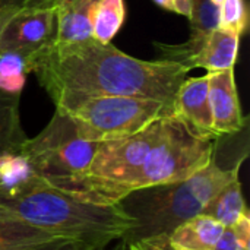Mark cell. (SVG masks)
I'll use <instances>...</instances> for the list:
<instances>
[{
    "label": "cell",
    "mask_w": 250,
    "mask_h": 250,
    "mask_svg": "<svg viewBox=\"0 0 250 250\" xmlns=\"http://www.w3.org/2000/svg\"><path fill=\"white\" fill-rule=\"evenodd\" d=\"M154 3H157L160 7L170 10L173 13L190 18L192 15V9H193V0H152Z\"/></svg>",
    "instance_id": "44dd1931"
},
{
    "label": "cell",
    "mask_w": 250,
    "mask_h": 250,
    "mask_svg": "<svg viewBox=\"0 0 250 250\" xmlns=\"http://www.w3.org/2000/svg\"><path fill=\"white\" fill-rule=\"evenodd\" d=\"M243 163L220 161L215 152L211 161L185 180L138 189L117 205L135 221L123 236L126 243L142 237L170 233L186 220L204 212L211 199L230 182L239 177Z\"/></svg>",
    "instance_id": "3957f363"
},
{
    "label": "cell",
    "mask_w": 250,
    "mask_h": 250,
    "mask_svg": "<svg viewBox=\"0 0 250 250\" xmlns=\"http://www.w3.org/2000/svg\"><path fill=\"white\" fill-rule=\"evenodd\" d=\"M95 250H127V243L123 240V237H119L116 240H111V242L100 246L98 249Z\"/></svg>",
    "instance_id": "cb8c5ba5"
},
{
    "label": "cell",
    "mask_w": 250,
    "mask_h": 250,
    "mask_svg": "<svg viewBox=\"0 0 250 250\" xmlns=\"http://www.w3.org/2000/svg\"><path fill=\"white\" fill-rule=\"evenodd\" d=\"M126 18L125 0H100L92 16V40L110 44Z\"/></svg>",
    "instance_id": "9a60e30c"
},
{
    "label": "cell",
    "mask_w": 250,
    "mask_h": 250,
    "mask_svg": "<svg viewBox=\"0 0 250 250\" xmlns=\"http://www.w3.org/2000/svg\"><path fill=\"white\" fill-rule=\"evenodd\" d=\"M249 25L246 0H223L220 3V28L243 35Z\"/></svg>",
    "instance_id": "e0dca14e"
},
{
    "label": "cell",
    "mask_w": 250,
    "mask_h": 250,
    "mask_svg": "<svg viewBox=\"0 0 250 250\" xmlns=\"http://www.w3.org/2000/svg\"><path fill=\"white\" fill-rule=\"evenodd\" d=\"M25 9H53L59 0H23Z\"/></svg>",
    "instance_id": "603a6c76"
},
{
    "label": "cell",
    "mask_w": 250,
    "mask_h": 250,
    "mask_svg": "<svg viewBox=\"0 0 250 250\" xmlns=\"http://www.w3.org/2000/svg\"><path fill=\"white\" fill-rule=\"evenodd\" d=\"M31 72L53 101L64 95H126L174 105L177 89L189 70L171 60L145 62L111 42L89 40L53 44L31 59Z\"/></svg>",
    "instance_id": "6da1fadb"
},
{
    "label": "cell",
    "mask_w": 250,
    "mask_h": 250,
    "mask_svg": "<svg viewBox=\"0 0 250 250\" xmlns=\"http://www.w3.org/2000/svg\"><path fill=\"white\" fill-rule=\"evenodd\" d=\"M0 220L21 221L101 245L123 237L135 227V221L119 205L97 207L81 202L40 176L0 195Z\"/></svg>",
    "instance_id": "7a4b0ae2"
},
{
    "label": "cell",
    "mask_w": 250,
    "mask_h": 250,
    "mask_svg": "<svg viewBox=\"0 0 250 250\" xmlns=\"http://www.w3.org/2000/svg\"><path fill=\"white\" fill-rule=\"evenodd\" d=\"M100 0H59L56 6L59 45L92 40V16Z\"/></svg>",
    "instance_id": "9c48e42d"
},
{
    "label": "cell",
    "mask_w": 250,
    "mask_h": 250,
    "mask_svg": "<svg viewBox=\"0 0 250 250\" xmlns=\"http://www.w3.org/2000/svg\"><path fill=\"white\" fill-rule=\"evenodd\" d=\"M57 19L53 9H21L0 29V53L15 51L34 59L56 42Z\"/></svg>",
    "instance_id": "8992f818"
},
{
    "label": "cell",
    "mask_w": 250,
    "mask_h": 250,
    "mask_svg": "<svg viewBox=\"0 0 250 250\" xmlns=\"http://www.w3.org/2000/svg\"><path fill=\"white\" fill-rule=\"evenodd\" d=\"M100 144L82 139L73 122L56 110L50 123L35 138H26L21 152L37 176L53 183L82 174Z\"/></svg>",
    "instance_id": "5b68a950"
},
{
    "label": "cell",
    "mask_w": 250,
    "mask_h": 250,
    "mask_svg": "<svg viewBox=\"0 0 250 250\" xmlns=\"http://www.w3.org/2000/svg\"><path fill=\"white\" fill-rule=\"evenodd\" d=\"M26 135L21 126L19 97L0 91V155L21 151Z\"/></svg>",
    "instance_id": "5bb4252c"
},
{
    "label": "cell",
    "mask_w": 250,
    "mask_h": 250,
    "mask_svg": "<svg viewBox=\"0 0 250 250\" xmlns=\"http://www.w3.org/2000/svg\"><path fill=\"white\" fill-rule=\"evenodd\" d=\"M25 9L23 0H0V19L4 22L15 12Z\"/></svg>",
    "instance_id": "7402d4cb"
},
{
    "label": "cell",
    "mask_w": 250,
    "mask_h": 250,
    "mask_svg": "<svg viewBox=\"0 0 250 250\" xmlns=\"http://www.w3.org/2000/svg\"><path fill=\"white\" fill-rule=\"evenodd\" d=\"M31 73V59L15 51L0 53V91L7 95L19 97L26 75Z\"/></svg>",
    "instance_id": "2e32d148"
},
{
    "label": "cell",
    "mask_w": 250,
    "mask_h": 250,
    "mask_svg": "<svg viewBox=\"0 0 250 250\" xmlns=\"http://www.w3.org/2000/svg\"><path fill=\"white\" fill-rule=\"evenodd\" d=\"M60 237L67 236L37 229L21 221L0 220V250H23Z\"/></svg>",
    "instance_id": "4fadbf2b"
},
{
    "label": "cell",
    "mask_w": 250,
    "mask_h": 250,
    "mask_svg": "<svg viewBox=\"0 0 250 250\" xmlns=\"http://www.w3.org/2000/svg\"><path fill=\"white\" fill-rule=\"evenodd\" d=\"M224 226L214 218L199 214L168 233L171 243L180 250H214Z\"/></svg>",
    "instance_id": "8fae6325"
},
{
    "label": "cell",
    "mask_w": 250,
    "mask_h": 250,
    "mask_svg": "<svg viewBox=\"0 0 250 250\" xmlns=\"http://www.w3.org/2000/svg\"><path fill=\"white\" fill-rule=\"evenodd\" d=\"M211 1H212V3H215V4H220V3H221L223 0H211Z\"/></svg>",
    "instance_id": "d4e9b609"
},
{
    "label": "cell",
    "mask_w": 250,
    "mask_h": 250,
    "mask_svg": "<svg viewBox=\"0 0 250 250\" xmlns=\"http://www.w3.org/2000/svg\"><path fill=\"white\" fill-rule=\"evenodd\" d=\"M239 45L240 35L218 26L208 37L199 53L192 59L189 69L204 67L208 73L234 69L239 56Z\"/></svg>",
    "instance_id": "30bf717a"
},
{
    "label": "cell",
    "mask_w": 250,
    "mask_h": 250,
    "mask_svg": "<svg viewBox=\"0 0 250 250\" xmlns=\"http://www.w3.org/2000/svg\"><path fill=\"white\" fill-rule=\"evenodd\" d=\"M127 250H180L177 249L171 240L168 233H160L148 237L138 239L135 242L127 243Z\"/></svg>",
    "instance_id": "ffe728a7"
},
{
    "label": "cell",
    "mask_w": 250,
    "mask_h": 250,
    "mask_svg": "<svg viewBox=\"0 0 250 250\" xmlns=\"http://www.w3.org/2000/svg\"><path fill=\"white\" fill-rule=\"evenodd\" d=\"M82 139L107 142L133 135L152 122L174 114V105L126 95H64L54 101Z\"/></svg>",
    "instance_id": "277c9868"
},
{
    "label": "cell",
    "mask_w": 250,
    "mask_h": 250,
    "mask_svg": "<svg viewBox=\"0 0 250 250\" xmlns=\"http://www.w3.org/2000/svg\"><path fill=\"white\" fill-rule=\"evenodd\" d=\"M174 114L192 130L207 138H218L212 129V116L208 100V75L185 79L177 89Z\"/></svg>",
    "instance_id": "ba28073f"
},
{
    "label": "cell",
    "mask_w": 250,
    "mask_h": 250,
    "mask_svg": "<svg viewBox=\"0 0 250 250\" xmlns=\"http://www.w3.org/2000/svg\"><path fill=\"white\" fill-rule=\"evenodd\" d=\"M208 100L217 136L236 135L246 127L236 88L234 69L208 73Z\"/></svg>",
    "instance_id": "52a82bcc"
},
{
    "label": "cell",
    "mask_w": 250,
    "mask_h": 250,
    "mask_svg": "<svg viewBox=\"0 0 250 250\" xmlns=\"http://www.w3.org/2000/svg\"><path fill=\"white\" fill-rule=\"evenodd\" d=\"M214 250H250V214L234 226L224 227Z\"/></svg>",
    "instance_id": "ac0fdd59"
},
{
    "label": "cell",
    "mask_w": 250,
    "mask_h": 250,
    "mask_svg": "<svg viewBox=\"0 0 250 250\" xmlns=\"http://www.w3.org/2000/svg\"><path fill=\"white\" fill-rule=\"evenodd\" d=\"M1 25H3V21L0 19V29H1Z\"/></svg>",
    "instance_id": "484cf974"
},
{
    "label": "cell",
    "mask_w": 250,
    "mask_h": 250,
    "mask_svg": "<svg viewBox=\"0 0 250 250\" xmlns=\"http://www.w3.org/2000/svg\"><path fill=\"white\" fill-rule=\"evenodd\" d=\"M205 215L214 218L224 227L234 226L243 215L249 214L242 190L240 179H234L224 186L204 209Z\"/></svg>",
    "instance_id": "7c38bea8"
},
{
    "label": "cell",
    "mask_w": 250,
    "mask_h": 250,
    "mask_svg": "<svg viewBox=\"0 0 250 250\" xmlns=\"http://www.w3.org/2000/svg\"><path fill=\"white\" fill-rule=\"evenodd\" d=\"M105 245V243H104ZM100 246H103L101 243H94V242H88L83 239H76V237H60V239H54L32 248L23 250H95Z\"/></svg>",
    "instance_id": "d6986e66"
}]
</instances>
